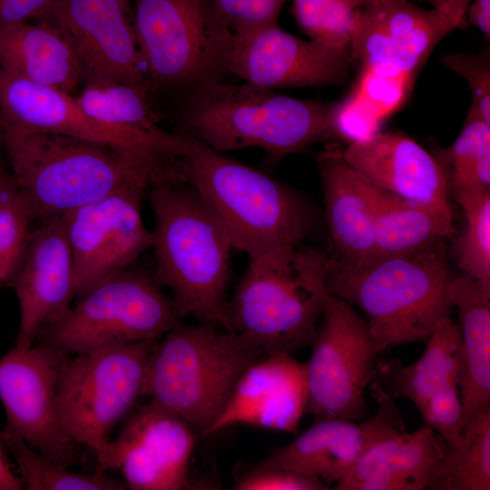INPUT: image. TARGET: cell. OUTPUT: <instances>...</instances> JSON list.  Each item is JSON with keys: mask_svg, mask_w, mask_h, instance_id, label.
<instances>
[{"mask_svg": "<svg viewBox=\"0 0 490 490\" xmlns=\"http://www.w3.org/2000/svg\"><path fill=\"white\" fill-rule=\"evenodd\" d=\"M193 429L151 400L131 412L119 435L95 456V471L120 470L132 490L188 488Z\"/></svg>", "mask_w": 490, "mask_h": 490, "instance_id": "15", "label": "cell"}, {"mask_svg": "<svg viewBox=\"0 0 490 490\" xmlns=\"http://www.w3.org/2000/svg\"><path fill=\"white\" fill-rule=\"evenodd\" d=\"M347 163L374 186L421 202L447 200L448 183L435 156L407 135L378 132L342 151Z\"/></svg>", "mask_w": 490, "mask_h": 490, "instance_id": "22", "label": "cell"}, {"mask_svg": "<svg viewBox=\"0 0 490 490\" xmlns=\"http://www.w3.org/2000/svg\"><path fill=\"white\" fill-rule=\"evenodd\" d=\"M41 220L7 281L19 306L18 348L33 346L41 331L68 309L75 296L73 257L61 216Z\"/></svg>", "mask_w": 490, "mask_h": 490, "instance_id": "19", "label": "cell"}, {"mask_svg": "<svg viewBox=\"0 0 490 490\" xmlns=\"http://www.w3.org/2000/svg\"><path fill=\"white\" fill-rule=\"evenodd\" d=\"M443 65L462 76L472 94L471 106L490 125V54L455 52L444 55Z\"/></svg>", "mask_w": 490, "mask_h": 490, "instance_id": "38", "label": "cell"}, {"mask_svg": "<svg viewBox=\"0 0 490 490\" xmlns=\"http://www.w3.org/2000/svg\"><path fill=\"white\" fill-rule=\"evenodd\" d=\"M330 122L332 136L352 143L378 132L383 121L350 93L343 100L331 103Z\"/></svg>", "mask_w": 490, "mask_h": 490, "instance_id": "40", "label": "cell"}, {"mask_svg": "<svg viewBox=\"0 0 490 490\" xmlns=\"http://www.w3.org/2000/svg\"><path fill=\"white\" fill-rule=\"evenodd\" d=\"M457 387L456 381L446 382L428 397L419 411L425 425L455 448L460 447L464 441L460 429L462 405Z\"/></svg>", "mask_w": 490, "mask_h": 490, "instance_id": "37", "label": "cell"}, {"mask_svg": "<svg viewBox=\"0 0 490 490\" xmlns=\"http://www.w3.org/2000/svg\"><path fill=\"white\" fill-rule=\"evenodd\" d=\"M454 29L434 8L423 9L407 0H389L355 10L350 51L361 69L414 78L431 50Z\"/></svg>", "mask_w": 490, "mask_h": 490, "instance_id": "18", "label": "cell"}, {"mask_svg": "<svg viewBox=\"0 0 490 490\" xmlns=\"http://www.w3.org/2000/svg\"><path fill=\"white\" fill-rule=\"evenodd\" d=\"M448 445L426 425L371 444L336 490H423L434 482Z\"/></svg>", "mask_w": 490, "mask_h": 490, "instance_id": "24", "label": "cell"}, {"mask_svg": "<svg viewBox=\"0 0 490 490\" xmlns=\"http://www.w3.org/2000/svg\"><path fill=\"white\" fill-rule=\"evenodd\" d=\"M142 187H127L61 216L71 249L75 296L128 268L151 248L141 211Z\"/></svg>", "mask_w": 490, "mask_h": 490, "instance_id": "16", "label": "cell"}, {"mask_svg": "<svg viewBox=\"0 0 490 490\" xmlns=\"http://www.w3.org/2000/svg\"><path fill=\"white\" fill-rule=\"evenodd\" d=\"M466 227L457 239L458 266L466 276L490 280V190L456 193Z\"/></svg>", "mask_w": 490, "mask_h": 490, "instance_id": "33", "label": "cell"}, {"mask_svg": "<svg viewBox=\"0 0 490 490\" xmlns=\"http://www.w3.org/2000/svg\"><path fill=\"white\" fill-rule=\"evenodd\" d=\"M54 0H0V29L38 17Z\"/></svg>", "mask_w": 490, "mask_h": 490, "instance_id": "42", "label": "cell"}, {"mask_svg": "<svg viewBox=\"0 0 490 490\" xmlns=\"http://www.w3.org/2000/svg\"><path fill=\"white\" fill-rule=\"evenodd\" d=\"M436 160L456 193L490 190V125L472 106L458 137Z\"/></svg>", "mask_w": 490, "mask_h": 490, "instance_id": "31", "label": "cell"}, {"mask_svg": "<svg viewBox=\"0 0 490 490\" xmlns=\"http://www.w3.org/2000/svg\"><path fill=\"white\" fill-rule=\"evenodd\" d=\"M183 180L204 198L233 248L250 257L300 244L312 227L305 200L286 184L183 133Z\"/></svg>", "mask_w": 490, "mask_h": 490, "instance_id": "6", "label": "cell"}, {"mask_svg": "<svg viewBox=\"0 0 490 490\" xmlns=\"http://www.w3.org/2000/svg\"><path fill=\"white\" fill-rule=\"evenodd\" d=\"M413 83L414 78L411 77L386 76L361 69L351 93L384 121L403 104Z\"/></svg>", "mask_w": 490, "mask_h": 490, "instance_id": "36", "label": "cell"}, {"mask_svg": "<svg viewBox=\"0 0 490 490\" xmlns=\"http://www.w3.org/2000/svg\"><path fill=\"white\" fill-rule=\"evenodd\" d=\"M157 339L68 355L59 370L60 416L68 436L98 455L113 427L142 396L145 367Z\"/></svg>", "mask_w": 490, "mask_h": 490, "instance_id": "10", "label": "cell"}, {"mask_svg": "<svg viewBox=\"0 0 490 490\" xmlns=\"http://www.w3.org/2000/svg\"><path fill=\"white\" fill-rule=\"evenodd\" d=\"M233 34L277 24L286 0H212Z\"/></svg>", "mask_w": 490, "mask_h": 490, "instance_id": "39", "label": "cell"}, {"mask_svg": "<svg viewBox=\"0 0 490 490\" xmlns=\"http://www.w3.org/2000/svg\"><path fill=\"white\" fill-rule=\"evenodd\" d=\"M67 356L43 343L15 347L0 359V401L6 418L3 434L72 467L82 461L83 447L68 436L59 411L58 374Z\"/></svg>", "mask_w": 490, "mask_h": 490, "instance_id": "12", "label": "cell"}, {"mask_svg": "<svg viewBox=\"0 0 490 490\" xmlns=\"http://www.w3.org/2000/svg\"><path fill=\"white\" fill-rule=\"evenodd\" d=\"M421 358L405 366L397 359L377 362L369 386L374 397H406L420 411L428 397L449 381L460 384L463 361L459 327L450 317L440 319L426 339Z\"/></svg>", "mask_w": 490, "mask_h": 490, "instance_id": "26", "label": "cell"}, {"mask_svg": "<svg viewBox=\"0 0 490 490\" xmlns=\"http://www.w3.org/2000/svg\"><path fill=\"white\" fill-rule=\"evenodd\" d=\"M387 1L389 0H349L354 10L371 7Z\"/></svg>", "mask_w": 490, "mask_h": 490, "instance_id": "47", "label": "cell"}, {"mask_svg": "<svg viewBox=\"0 0 490 490\" xmlns=\"http://www.w3.org/2000/svg\"><path fill=\"white\" fill-rule=\"evenodd\" d=\"M7 454L18 467L24 489L28 490H124L127 485L107 475L76 472L58 464L20 438L0 433Z\"/></svg>", "mask_w": 490, "mask_h": 490, "instance_id": "30", "label": "cell"}, {"mask_svg": "<svg viewBox=\"0 0 490 490\" xmlns=\"http://www.w3.org/2000/svg\"><path fill=\"white\" fill-rule=\"evenodd\" d=\"M7 455L0 435V490H22V481L10 466Z\"/></svg>", "mask_w": 490, "mask_h": 490, "instance_id": "45", "label": "cell"}, {"mask_svg": "<svg viewBox=\"0 0 490 490\" xmlns=\"http://www.w3.org/2000/svg\"><path fill=\"white\" fill-rule=\"evenodd\" d=\"M15 187L12 175L3 167L0 162V197Z\"/></svg>", "mask_w": 490, "mask_h": 490, "instance_id": "46", "label": "cell"}, {"mask_svg": "<svg viewBox=\"0 0 490 490\" xmlns=\"http://www.w3.org/2000/svg\"><path fill=\"white\" fill-rule=\"evenodd\" d=\"M149 91L148 87L125 83L87 84L74 100L99 122L152 135H166L169 132L159 126L152 108Z\"/></svg>", "mask_w": 490, "mask_h": 490, "instance_id": "29", "label": "cell"}, {"mask_svg": "<svg viewBox=\"0 0 490 490\" xmlns=\"http://www.w3.org/2000/svg\"><path fill=\"white\" fill-rule=\"evenodd\" d=\"M147 191L155 278L171 290L182 317L223 328L233 249L226 230L187 181H157Z\"/></svg>", "mask_w": 490, "mask_h": 490, "instance_id": "2", "label": "cell"}, {"mask_svg": "<svg viewBox=\"0 0 490 490\" xmlns=\"http://www.w3.org/2000/svg\"><path fill=\"white\" fill-rule=\"evenodd\" d=\"M432 7L444 15L455 26L464 27L466 24V10L472 0H425Z\"/></svg>", "mask_w": 490, "mask_h": 490, "instance_id": "43", "label": "cell"}, {"mask_svg": "<svg viewBox=\"0 0 490 490\" xmlns=\"http://www.w3.org/2000/svg\"><path fill=\"white\" fill-rule=\"evenodd\" d=\"M466 17L468 21L484 34L485 39H490V0H473L470 2Z\"/></svg>", "mask_w": 490, "mask_h": 490, "instance_id": "44", "label": "cell"}, {"mask_svg": "<svg viewBox=\"0 0 490 490\" xmlns=\"http://www.w3.org/2000/svg\"><path fill=\"white\" fill-rule=\"evenodd\" d=\"M311 345L305 414L316 419L362 421L365 393L381 353L365 319L328 291Z\"/></svg>", "mask_w": 490, "mask_h": 490, "instance_id": "11", "label": "cell"}, {"mask_svg": "<svg viewBox=\"0 0 490 490\" xmlns=\"http://www.w3.org/2000/svg\"><path fill=\"white\" fill-rule=\"evenodd\" d=\"M453 279L445 240L415 252L377 258L360 266L328 259V290L358 308L379 351L426 341L450 317Z\"/></svg>", "mask_w": 490, "mask_h": 490, "instance_id": "3", "label": "cell"}, {"mask_svg": "<svg viewBox=\"0 0 490 490\" xmlns=\"http://www.w3.org/2000/svg\"><path fill=\"white\" fill-rule=\"evenodd\" d=\"M156 341L142 396L175 413L205 436L242 373L264 353L239 333L179 325Z\"/></svg>", "mask_w": 490, "mask_h": 490, "instance_id": "7", "label": "cell"}, {"mask_svg": "<svg viewBox=\"0 0 490 490\" xmlns=\"http://www.w3.org/2000/svg\"><path fill=\"white\" fill-rule=\"evenodd\" d=\"M351 51L303 40L277 24L233 34L229 70L244 82L270 89L321 87L343 83Z\"/></svg>", "mask_w": 490, "mask_h": 490, "instance_id": "17", "label": "cell"}, {"mask_svg": "<svg viewBox=\"0 0 490 490\" xmlns=\"http://www.w3.org/2000/svg\"><path fill=\"white\" fill-rule=\"evenodd\" d=\"M327 224L338 262L360 266L375 260V208L378 188L371 184L330 147L318 155Z\"/></svg>", "mask_w": 490, "mask_h": 490, "instance_id": "23", "label": "cell"}, {"mask_svg": "<svg viewBox=\"0 0 490 490\" xmlns=\"http://www.w3.org/2000/svg\"><path fill=\"white\" fill-rule=\"evenodd\" d=\"M34 214L16 187L0 197V285L7 282L25 250Z\"/></svg>", "mask_w": 490, "mask_h": 490, "instance_id": "35", "label": "cell"}, {"mask_svg": "<svg viewBox=\"0 0 490 490\" xmlns=\"http://www.w3.org/2000/svg\"><path fill=\"white\" fill-rule=\"evenodd\" d=\"M73 49L83 83H125L151 90L127 0H54L39 16Z\"/></svg>", "mask_w": 490, "mask_h": 490, "instance_id": "14", "label": "cell"}, {"mask_svg": "<svg viewBox=\"0 0 490 490\" xmlns=\"http://www.w3.org/2000/svg\"><path fill=\"white\" fill-rule=\"evenodd\" d=\"M39 334L68 355L157 339L181 324L172 298L155 278L125 268L95 283Z\"/></svg>", "mask_w": 490, "mask_h": 490, "instance_id": "8", "label": "cell"}, {"mask_svg": "<svg viewBox=\"0 0 490 490\" xmlns=\"http://www.w3.org/2000/svg\"><path fill=\"white\" fill-rule=\"evenodd\" d=\"M447 293L459 318L463 434L490 409V280L453 277Z\"/></svg>", "mask_w": 490, "mask_h": 490, "instance_id": "25", "label": "cell"}, {"mask_svg": "<svg viewBox=\"0 0 490 490\" xmlns=\"http://www.w3.org/2000/svg\"><path fill=\"white\" fill-rule=\"evenodd\" d=\"M323 482L283 468L250 470L236 479L237 490H325Z\"/></svg>", "mask_w": 490, "mask_h": 490, "instance_id": "41", "label": "cell"}, {"mask_svg": "<svg viewBox=\"0 0 490 490\" xmlns=\"http://www.w3.org/2000/svg\"><path fill=\"white\" fill-rule=\"evenodd\" d=\"M377 412L357 423L341 418L316 419L289 445L279 448L252 470L283 468L326 484L347 477L362 453L374 442L405 428L392 398L376 397Z\"/></svg>", "mask_w": 490, "mask_h": 490, "instance_id": "20", "label": "cell"}, {"mask_svg": "<svg viewBox=\"0 0 490 490\" xmlns=\"http://www.w3.org/2000/svg\"><path fill=\"white\" fill-rule=\"evenodd\" d=\"M328 259L300 244L249 258L228 299L223 328L259 347L264 355L312 344L328 293Z\"/></svg>", "mask_w": 490, "mask_h": 490, "instance_id": "4", "label": "cell"}, {"mask_svg": "<svg viewBox=\"0 0 490 490\" xmlns=\"http://www.w3.org/2000/svg\"><path fill=\"white\" fill-rule=\"evenodd\" d=\"M330 107L249 82H220L186 93L181 132L221 152L260 148L284 156L333 137Z\"/></svg>", "mask_w": 490, "mask_h": 490, "instance_id": "5", "label": "cell"}, {"mask_svg": "<svg viewBox=\"0 0 490 490\" xmlns=\"http://www.w3.org/2000/svg\"><path fill=\"white\" fill-rule=\"evenodd\" d=\"M12 178L34 219L60 217L127 187L171 178L173 163L44 132H1Z\"/></svg>", "mask_w": 490, "mask_h": 490, "instance_id": "1", "label": "cell"}, {"mask_svg": "<svg viewBox=\"0 0 490 490\" xmlns=\"http://www.w3.org/2000/svg\"><path fill=\"white\" fill-rule=\"evenodd\" d=\"M132 24L151 88L223 82L233 33L212 0H138Z\"/></svg>", "mask_w": 490, "mask_h": 490, "instance_id": "9", "label": "cell"}, {"mask_svg": "<svg viewBox=\"0 0 490 490\" xmlns=\"http://www.w3.org/2000/svg\"><path fill=\"white\" fill-rule=\"evenodd\" d=\"M0 68L70 93L83 83L77 58L60 33L44 22L0 29Z\"/></svg>", "mask_w": 490, "mask_h": 490, "instance_id": "27", "label": "cell"}, {"mask_svg": "<svg viewBox=\"0 0 490 490\" xmlns=\"http://www.w3.org/2000/svg\"><path fill=\"white\" fill-rule=\"evenodd\" d=\"M374 229L375 259L426 249L455 231L448 201H415L379 188Z\"/></svg>", "mask_w": 490, "mask_h": 490, "instance_id": "28", "label": "cell"}, {"mask_svg": "<svg viewBox=\"0 0 490 490\" xmlns=\"http://www.w3.org/2000/svg\"><path fill=\"white\" fill-rule=\"evenodd\" d=\"M463 436L460 447L448 446L429 489H490V409L468 426Z\"/></svg>", "mask_w": 490, "mask_h": 490, "instance_id": "32", "label": "cell"}, {"mask_svg": "<svg viewBox=\"0 0 490 490\" xmlns=\"http://www.w3.org/2000/svg\"><path fill=\"white\" fill-rule=\"evenodd\" d=\"M291 11L310 39L350 50L355 10L349 0H292Z\"/></svg>", "mask_w": 490, "mask_h": 490, "instance_id": "34", "label": "cell"}, {"mask_svg": "<svg viewBox=\"0 0 490 490\" xmlns=\"http://www.w3.org/2000/svg\"><path fill=\"white\" fill-rule=\"evenodd\" d=\"M307 397V363L287 353L264 355L242 373L205 436L235 424L297 434Z\"/></svg>", "mask_w": 490, "mask_h": 490, "instance_id": "21", "label": "cell"}, {"mask_svg": "<svg viewBox=\"0 0 490 490\" xmlns=\"http://www.w3.org/2000/svg\"><path fill=\"white\" fill-rule=\"evenodd\" d=\"M0 132H44L81 138L158 160L184 157L182 134L156 136L110 125L88 115L69 93L0 68Z\"/></svg>", "mask_w": 490, "mask_h": 490, "instance_id": "13", "label": "cell"}]
</instances>
